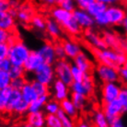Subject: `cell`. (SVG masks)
Here are the masks:
<instances>
[{"label": "cell", "mask_w": 127, "mask_h": 127, "mask_svg": "<svg viewBox=\"0 0 127 127\" xmlns=\"http://www.w3.org/2000/svg\"><path fill=\"white\" fill-rule=\"evenodd\" d=\"M94 57L98 63L105 64L116 68H120L127 62V54L124 51L105 48L101 50H92Z\"/></svg>", "instance_id": "cell-1"}, {"label": "cell", "mask_w": 127, "mask_h": 127, "mask_svg": "<svg viewBox=\"0 0 127 127\" xmlns=\"http://www.w3.org/2000/svg\"><path fill=\"white\" fill-rule=\"evenodd\" d=\"M8 44H9V50H8L7 58L10 60L13 65L23 66L32 50L19 38L18 34L13 37L12 40L8 42Z\"/></svg>", "instance_id": "cell-2"}, {"label": "cell", "mask_w": 127, "mask_h": 127, "mask_svg": "<svg viewBox=\"0 0 127 127\" xmlns=\"http://www.w3.org/2000/svg\"><path fill=\"white\" fill-rule=\"evenodd\" d=\"M94 72L98 79L102 83L118 82L120 80L119 68H116L114 66L98 63V64L94 68Z\"/></svg>", "instance_id": "cell-3"}, {"label": "cell", "mask_w": 127, "mask_h": 127, "mask_svg": "<svg viewBox=\"0 0 127 127\" xmlns=\"http://www.w3.org/2000/svg\"><path fill=\"white\" fill-rule=\"evenodd\" d=\"M105 13L108 18L110 27H116L121 26L124 22L127 15V8L124 4L122 5L121 3H118L107 6Z\"/></svg>", "instance_id": "cell-4"}, {"label": "cell", "mask_w": 127, "mask_h": 127, "mask_svg": "<svg viewBox=\"0 0 127 127\" xmlns=\"http://www.w3.org/2000/svg\"><path fill=\"white\" fill-rule=\"evenodd\" d=\"M72 63L67 58L57 59V61L54 64V73L57 79L62 80L67 85H71L73 83V77L71 73Z\"/></svg>", "instance_id": "cell-5"}, {"label": "cell", "mask_w": 127, "mask_h": 127, "mask_svg": "<svg viewBox=\"0 0 127 127\" xmlns=\"http://www.w3.org/2000/svg\"><path fill=\"white\" fill-rule=\"evenodd\" d=\"M32 79L39 81V82L44 84L46 86H51L54 82L56 76L54 73V64H42L38 69L32 73Z\"/></svg>", "instance_id": "cell-6"}, {"label": "cell", "mask_w": 127, "mask_h": 127, "mask_svg": "<svg viewBox=\"0 0 127 127\" xmlns=\"http://www.w3.org/2000/svg\"><path fill=\"white\" fill-rule=\"evenodd\" d=\"M69 87L71 92L78 93L86 97H89L90 95H92L95 90V82L91 74H87L82 81H73Z\"/></svg>", "instance_id": "cell-7"}, {"label": "cell", "mask_w": 127, "mask_h": 127, "mask_svg": "<svg viewBox=\"0 0 127 127\" xmlns=\"http://www.w3.org/2000/svg\"><path fill=\"white\" fill-rule=\"evenodd\" d=\"M10 10L15 15L17 20L25 25H30L32 17L35 14L33 7L28 3L15 5L12 8H10Z\"/></svg>", "instance_id": "cell-8"}, {"label": "cell", "mask_w": 127, "mask_h": 127, "mask_svg": "<svg viewBox=\"0 0 127 127\" xmlns=\"http://www.w3.org/2000/svg\"><path fill=\"white\" fill-rule=\"evenodd\" d=\"M71 94L69 85L65 84L62 80L55 78L53 84L50 86V95L52 98L61 102L62 100L68 98Z\"/></svg>", "instance_id": "cell-9"}, {"label": "cell", "mask_w": 127, "mask_h": 127, "mask_svg": "<svg viewBox=\"0 0 127 127\" xmlns=\"http://www.w3.org/2000/svg\"><path fill=\"white\" fill-rule=\"evenodd\" d=\"M102 111L106 115L108 121L111 124V122L120 118L124 114V108L122 106L121 102L119 99H114L109 102H104L102 105Z\"/></svg>", "instance_id": "cell-10"}, {"label": "cell", "mask_w": 127, "mask_h": 127, "mask_svg": "<svg viewBox=\"0 0 127 127\" xmlns=\"http://www.w3.org/2000/svg\"><path fill=\"white\" fill-rule=\"evenodd\" d=\"M82 37L84 38L87 44L91 48V50H101L107 48L102 35L94 31L93 29L86 30L83 32Z\"/></svg>", "instance_id": "cell-11"}, {"label": "cell", "mask_w": 127, "mask_h": 127, "mask_svg": "<svg viewBox=\"0 0 127 127\" xmlns=\"http://www.w3.org/2000/svg\"><path fill=\"white\" fill-rule=\"evenodd\" d=\"M73 17L83 31L93 29L95 27V19L86 9L76 7L73 11Z\"/></svg>", "instance_id": "cell-12"}, {"label": "cell", "mask_w": 127, "mask_h": 127, "mask_svg": "<svg viewBox=\"0 0 127 127\" xmlns=\"http://www.w3.org/2000/svg\"><path fill=\"white\" fill-rule=\"evenodd\" d=\"M122 85L118 82L103 83L101 89V99L103 103L117 99L122 89Z\"/></svg>", "instance_id": "cell-13"}, {"label": "cell", "mask_w": 127, "mask_h": 127, "mask_svg": "<svg viewBox=\"0 0 127 127\" xmlns=\"http://www.w3.org/2000/svg\"><path fill=\"white\" fill-rule=\"evenodd\" d=\"M61 41L63 43V46L64 48L65 55L67 59L73 60L78 54L82 52V46L78 41H76V38H64L61 39Z\"/></svg>", "instance_id": "cell-14"}, {"label": "cell", "mask_w": 127, "mask_h": 127, "mask_svg": "<svg viewBox=\"0 0 127 127\" xmlns=\"http://www.w3.org/2000/svg\"><path fill=\"white\" fill-rule=\"evenodd\" d=\"M0 29L16 32L17 19L11 10H0Z\"/></svg>", "instance_id": "cell-15"}, {"label": "cell", "mask_w": 127, "mask_h": 127, "mask_svg": "<svg viewBox=\"0 0 127 127\" xmlns=\"http://www.w3.org/2000/svg\"><path fill=\"white\" fill-rule=\"evenodd\" d=\"M37 52L42 57L44 63L54 64L57 61L55 50H54V42H53V41H45L44 43L37 50Z\"/></svg>", "instance_id": "cell-16"}, {"label": "cell", "mask_w": 127, "mask_h": 127, "mask_svg": "<svg viewBox=\"0 0 127 127\" xmlns=\"http://www.w3.org/2000/svg\"><path fill=\"white\" fill-rule=\"evenodd\" d=\"M49 16L63 27L65 23H67L73 18V12L64 9L59 6H54L50 8Z\"/></svg>", "instance_id": "cell-17"}, {"label": "cell", "mask_w": 127, "mask_h": 127, "mask_svg": "<svg viewBox=\"0 0 127 127\" xmlns=\"http://www.w3.org/2000/svg\"><path fill=\"white\" fill-rule=\"evenodd\" d=\"M45 32L46 34L54 41H58L61 40L64 34H65L64 32L62 26L55 21L52 18H47L46 19V28H45Z\"/></svg>", "instance_id": "cell-18"}, {"label": "cell", "mask_w": 127, "mask_h": 127, "mask_svg": "<svg viewBox=\"0 0 127 127\" xmlns=\"http://www.w3.org/2000/svg\"><path fill=\"white\" fill-rule=\"evenodd\" d=\"M73 64H76L77 67H79L80 69L86 74H91L94 71V68H95L94 64L91 61V59L89 57V55L86 53H84L83 51L74 58Z\"/></svg>", "instance_id": "cell-19"}, {"label": "cell", "mask_w": 127, "mask_h": 127, "mask_svg": "<svg viewBox=\"0 0 127 127\" xmlns=\"http://www.w3.org/2000/svg\"><path fill=\"white\" fill-rule=\"evenodd\" d=\"M42 64H44V61L36 50V51L31 52L29 57L26 60L23 67L27 74H32L34 73Z\"/></svg>", "instance_id": "cell-20"}, {"label": "cell", "mask_w": 127, "mask_h": 127, "mask_svg": "<svg viewBox=\"0 0 127 127\" xmlns=\"http://www.w3.org/2000/svg\"><path fill=\"white\" fill-rule=\"evenodd\" d=\"M45 117L46 114L44 111L28 112L26 122L32 125V127H45Z\"/></svg>", "instance_id": "cell-21"}, {"label": "cell", "mask_w": 127, "mask_h": 127, "mask_svg": "<svg viewBox=\"0 0 127 127\" xmlns=\"http://www.w3.org/2000/svg\"><path fill=\"white\" fill-rule=\"evenodd\" d=\"M102 37L105 43L108 48H111L114 50H121V38H119L114 32L110 31H105L102 33Z\"/></svg>", "instance_id": "cell-22"}, {"label": "cell", "mask_w": 127, "mask_h": 127, "mask_svg": "<svg viewBox=\"0 0 127 127\" xmlns=\"http://www.w3.org/2000/svg\"><path fill=\"white\" fill-rule=\"evenodd\" d=\"M60 106H61V110L65 112L68 116L74 119V120H77L78 117H79L80 111L77 110L75 104L73 103V101L71 100V98H65L60 102Z\"/></svg>", "instance_id": "cell-23"}, {"label": "cell", "mask_w": 127, "mask_h": 127, "mask_svg": "<svg viewBox=\"0 0 127 127\" xmlns=\"http://www.w3.org/2000/svg\"><path fill=\"white\" fill-rule=\"evenodd\" d=\"M20 92H21V96H22V99H24L29 104L39 97L38 94L35 91L33 86H32V81H29V80H27L25 85L20 89Z\"/></svg>", "instance_id": "cell-24"}, {"label": "cell", "mask_w": 127, "mask_h": 127, "mask_svg": "<svg viewBox=\"0 0 127 127\" xmlns=\"http://www.w3.org/2000/svg\"><path fill=\"white\" fill-rule=\"evenodd\" d=\"M92 124L94 127H110V122L102 110H96L93 112Z\"/></svg>", "instance_id": "cell-25"}, {"label": "cell", "mask_w": 127, "mask_h": 127, "mask_svg": "<svg viewBox=\"0 0 127 127\" xmlns=\"http://www.w3.org/2000/svg\"><path fill=\"white\" fill-rule=\"evenodd\" d=\"M50 99V95L39 96L35 100L29 104V112H38L42 111L45 103Z\"/></svg>", "instance_id": "cell-26"}, {"label": "cell", "mask_w": 127, "mask_h": 127, "mask_svg": "<svg viewBox=\"0 0 127 127\" xmlns=\"http://www.w3.org/2000/svg\"><path fill=\"white\" fill-rule=\"evenodd\" d=\"M46 19L47 18L43 17L41 14H34L30 22V25L32 29H34L37 32H45Z\"/></svg>", "instance_id": "cell-27"}, {"label": "cell", "mask_w": 127, "mask_h": 127, "mask_svg": "<svg viewBox=\"0 0 127 127\" xmlns=\"http://www.w3.org/2000/svg\"><path fill=\"white\" fill-rule=\"evenodd\" d=\"M21 99H22V96H21L20 90L12 89L11 94H10L9 98H8V102H7V105H6V112L12 113L13 110L15 108V106H16Z\"/></svg>", "instance_id": "cell-28"}, {"label": "cell", "mask_w": 127, "mask_h": 127, "mask_svg": "<svg viewBox=\"0 0 127 127\" xmlns=\"http://www.w3.org/2000/svg\"><path fill=\"white\" fill-rule=\"evenodd\" d=\"M107 6H108L107 5L101 3V2H99V1L94 0L92 3L87 7L86 10L93 17V18H95V17L100 15L101 13H104L105 11H106V9H107Z\"/></svg>", "instance_id": "cell-29"}, {"label": "cell", "mask_w": 127, "mask_h": 127, "mask_svg": "<svg viewBox=\"0 0 127 127\" xmlns=\"http://www.w3.org/2000/svg\"><path fill=\"white\" fill-rule=\"evenodd\" d=\"M69 98H71V100L73 101L75 106L77 108V110L79 111H83L84 109L86 108L87 103H88V97L82 95V94L71 92Z\"/></svg>", "instance_id": "cell-30"}, {"label": "cell", "mask_w": 127, "mask_h": 127, "mask_svg": "<svg viewBox=\"0 0 127 127\" xmlns=\"http://www.w3.org/2000/svg\"><path fill=\"white\" fill-rule=\"evenodd\" d=\"M61 110L60 102L54 98H50L44 105L43 111L45 114H57Z\"/></svg>", "instance_id": "cell-31"}, {"label": "cell", "mask_w": 127, "mask_h": 127, "mask_svg": "<svg viewBox=\"0 0 127 127\" xmlns=\"http://www.w3.org/2000/svg\"><path fill=\"white\" fill-rule=\"evenodd\" d=\"M12 91V88H6L4 89H0V113L6 112V105L8 102V98Z\"/></svg>", "instance_id": "cell-32"}, {"label": "cell", "mask_w": 127, "mask_h": 127, "mask_svg": "<svg viewBox=\"0 0 127 127\" xmlns=\"http://www.w3.org/2000/svg\"><path fill=\"white\" fill-rule=\"evenodd\" d=\"M57 116L60 119L63 127H76V120L72 119L65 112H64L62 110H60V111H58Z\"/></svg>", "instance_id": "cell-33"}, {"label": "cell", "mask_w": 127, "mask_h": 127, "mask_svg": "<svg viewBox=\"0 0 127 127\" xmlns=\"http://www.w3.org/2000/svg\"><path fill=\"white\" fill-rule=\"evenodd\" d=\"M32 84L33 88H34L36 93L38 94V96H42V95H50V87L46 86L42 83L36 81V80L32 79Z\"/></svg>", "instance_id": "cell-34"}, {"label": "cell", "mask_w": 127, "mask_h": 127, "mask_svg": "<svg viewBox=\"0 0 127 127\" xmlns=\"http://www.w3.org/2000/svg\"><path fill=\"white\" fill-rule=\"evenodd\" d=\"M12 78L10 76L9 72L0 70V89H4L9 88L11 86Z\"/></svg>", "instance_id": "cell-35"}, {"label": "cell", "mask_w": 127, "mask_h": 127, "mask_svg": "<svg viewBox=\"0 0 127 127\" xmlns=\"http://www.w3.org/2000/svg\"><path fill=\"white\" fill-rule=\"evenodd\" d=\"M28 112H29V103L26 102L24 99H21V100L15 106V108L13 110L12 113L19 115V116H21V115L27 114Z\"/></svg>", "instance_id": "cell-36"}, {"label": "cell", "mask_w": 127, "mask_h": 127, "mask_svg": "<svg viewBox=\"0 0 127 127\" xmlns=\"http://www.w3.org/2000/svg\"><path fill=\"white\" fill-rule=\"evenodd\" d=\"M45 127H63L57 114H46Z\"/></svg>", "instance_id": "cell-37"}, {"label": "cell", "mask_w": 127, "mask_h": 127, "mask_svg": "<svg viewBox=\"0 0 127 127\" xmlns=\"http://www.w3.org/2000/svg\"><path fill=\"white\" fill-rule=\"evenodd\" d=\"M10 74V76L12 79L15 78H19V77H25L27 73H26L25 69L23 66H19V65H12L8 71Z\"/></svg>", "instance_id": "cell-38"}, {"label": "cell", "mask_w": 127, "mask_h": 127, "mask_svg": "<svg viewBox=\"0 0 127 127\" xmlns=\"http://www.w3.org/2000/svg\"><path fill=\"white\" fill-rule=\"evenodd\" d=\"M71 73H72L73 80L74 81H76V82L82 81L87 75L86 73H84L82 70L80 69L79 67H77L73 63H72V66H71Z\"/></svg>", "instance_id": "cell-39"}, {"label": "cell", "mask_w": 127, "mask_h": 127, "mask_svg": "<svg viewBox=\"0 0 127 127\" xmlns=\"http://www.w3.org/2000/svg\"><path fill=\"white\" fill-rule=\"evenodd\" d=\"M95 19V25L98 28H101V29H104V28H108L110 27V23H109L108 18H107V15L106 13H101L100 15L95 17L94 18Z\"/></svg>", "instance_id": "cell-40"}, {"label": "cell", "mask_w": 127, "mask_h": 127, "mask_svg": "<svg viewBox=\"0 0 127 127\" xmlns=\"http://www.w3.org/2000/svg\"><path fill=\"white\" fill-rule=\"evenodd\" d=\"M57 6L71 12H73L76 8V0H58Z\"/></svg>", "instance_id": "cell-41"}, {"label": "cell", "mask_w": 127, "mask_h": 127, "mask_svg": "<svg viewBox=\"0 0 127 127\" xmlns=\"http://www.w3.org/2000/svg\"><path fill=\"white\" fill-rule=\"evenodd\" d=\"M54 50H55V54H56L57 59H64V58H66L65 52H64V48L63 43H62L61 40L54 41Z\"/></svg>", "instance_id": "cell-42"}, {"label": "cell", "mask_w": 127, "mask_h": 127, "mask_svg": "<svg viewBox=\"0 0 127 127\" xmlns=\"http://www.w3.org/2000/svg\"><path fill=\"white\" fill-rule=\"evenodd\" d=\"M118 99L121 102L122 106L124 108V111L127 112V87H123L122 88L120 95L118 97Z\"/></svg>", "instance_id": "cell-43"}, {"label": "cell", "mask_w": 127, "mask_h": 127, "mask_svg": "<svg viewBox=\"0 0 127 127\" xmlns=\"http://www.w3.org/2000/svg\"><path fill=\"white\" fill-rule=\"evenodd\" d=\"M27 82V79L25 77H19V78H15V79H12L11 81V88L14 89H18V90H20L22 89L23 86L25 85V83Z\"/></svg>", "instance_id": "cell-44"}, {"label": "cell", "mask_w": 127, "mask_h": 127, "mask_svg": "<svg viewBox=\"0 0 127 127\" xmlns=\"http://www.w3.org/2000/svg\"><path fill=\"white\" fill-rule=\"evenodd\" d=\"M8 50H9L8 42H0V61L5 58H7Z\"/></svg>", "instance_id": "cell-45"}, {"label": "cell", "mask_w": 127, "mask_h": 127, "mask_svg": "<svg viewBox=\"0 0 127 127\" xmlns=\"http://www.w3.org/2000/svg\"><path fill=\"white\" fill-rule=\"evenodd\" d=\"M15 5L12 0H0V10H9Z\"/></svg>", "instance_id": "cell-46"}, {"label": "cell", "mask_w": 127, "mask_h": 127, "mask_svg": "<svg viewBox=\"0 0 127 127\" xmlns=\"http://www.w3.org/2000/svg\"><path fill=\"white\" fill-rule=\"evenodd\" d=\"M12 63L10 62L8 58H5L3 60L0 61V70H4V71H9L10 68L12 67Z\"/></svg>", "instance_id": "cell-47"}, {"label": "cell", "mask_w": 127, "mask_h": 127, "mask_svg": "<svg viewBox=\"0 0 127 127\" xmlns=\"http://www.w3.org/2000/svg\"><path fill=\"white\" fill-rule=\"evenodd\" d=\"M94 0H76V7H79L82 9H87V7L92 3Z\"/></svg>", "instance_id": "cell-48"}, {"label": "cell", "mask_w": 127, "mask_h": 127, "mask_svg": "<svg viewBox=\"0 0 127 127\" xmlns=\"http://www.w3.org/2000/svg\"><path fill=\"white\" fill-rule=\"evenodd\" d=\"M119 75H120V79L127 85V68L122 66L119 68Z\"/></svg>", "instance_id": "cell-49"}, {"label": "cell", "mask_w": 127, "mask_h": 127, "mask_svg": "<svg viewBox=\"0 0 127 127\" xmlns=\"http://www.w3.org/2000/svg\"><path fill=\"white\" fill-rule=\"evenodd\" d=\"M110 127H126L125 124H124V120L122 119V117L118 118L113 122H111L110 124Z\"/></svg>", "instance_id": "cell-50"}, {"label": "cell", "mask_w": 127, "mask_h": 127, "mask_svg": "<svg viewBox=\"0 0 127 127\" xmlns=\"http://www.w3.org/2000/svg\"><path fill=\"white\" fill-rule=\"evenodd\" d=\"M40 2H41L43 6H47L49 8H51V7H53V6H57L58 0H40Z\"/></svg>", "instance_id": "cell-51"}, {"label": "cell", "mask_w": 127, "mask_h": 127, "mask_svg": "<svg viewBox=\"0 0 127 127\" xmlns=\"http://www.w3.org/2000/svg\"><path fill=\"white\" fill-rule=\"evenodd\" d=\"M96 1H99V2L105 4L107 6H111V5H114V4H118L122 2V0H96Z\"/></svg>", "instance_id": "cell-52"}, {"label": "cell", "mask_w": 127, "mask_h": 127, "mask_svg": "<svg viewBox=\"0 0 127 127\" xmlns=\"http://www.w3.org/2000/svg\"><path fill=\"white\" fill-rule=\"evenodd\" d=\"M76 127H92L91 124H89V122L85 121V120H79L76 123Z\"/></svg>", "instance_id": "cell-53"}, {"label": "cell", "mask_w": 127, "mask_h": 127, "mask_svg": "<svg viewBox=\"0 0 127 127\" xmlns=\"http://www.w3.org/2000/svg\"><path fill=\"white\" fill-rule=\"evenodd\" d=\"M122 28L124 29V33H125V35H126V37H127V15L126 17H125V19H124V22L122 23Z\"/></svg>", "instance_id": "cell-54"}, {"label": "cell", "mask_w": 127, "mask_h": 127, "mask_svg": "<svg viewBox=\"0 0 127 127\" xmlns=\"http://www.w3.org/2000/svg\"><path fill=\"white\" fill-rule=\"evenodd\" d=\"M20 126H21V127H32V125H31V124H28V123L26 122L25 124H23L22 125H20Z\"/></svg>", "instance_id": "cell-55"}, {"label": "cell", "mask_w": 127, "mask_h": 127, "mask_svg": "<svg viewBox=\"0 0 127 127\" xmlns=\"http://www.w3.org/2000/svg\"><path fill=\"white\" fill-rule=\"evenodd\" d=\"M123 66L125 67V68H127V62H126V63H125V64H124V65H123Z\"/></svg>", "instance_id": "cell-56"}, {"label": "cell", "mask_w": 127, "mask_h": 127, "mask_svg": "<svg viewBox=\"0 0 127 127\" xmlns=\"http://www.w3.org/2000/svg\"><path fill=\"white\" fill-rule=\"evenodd\" d=\"M124 6H126V8H127V1H126V2H124Z\"/></svg>", "instance_id": "cell-57"}, {"label": "cell", "mask_w": 127, "mask_h": 127, "mask_svg": "<svg viewBox=\"0 0 127 127\" xmlns=\"http://www.w3.org/2000/svg\"><path fill=\"white\" fill-rule=\"evenodd\" d=\"M127 0H122V2H123V3H124V2H126Z\"/></svg>", "instance_id": "cell-58"}, {"label": "cell", "mask_w": 127, "mask_h": 127, "mask_svg": "<svg viewBox=\"0 0 127 127\" xmlns=\"http://www.w3.org/2000/svg\"><path fill=\"white\" fill-rule=\"evenodd\" d=\"M14 127H21V126H20V125H19V126L18 125V126H14Z\"/></svg>", "instance_id": "cell-59"}]
</instances>
